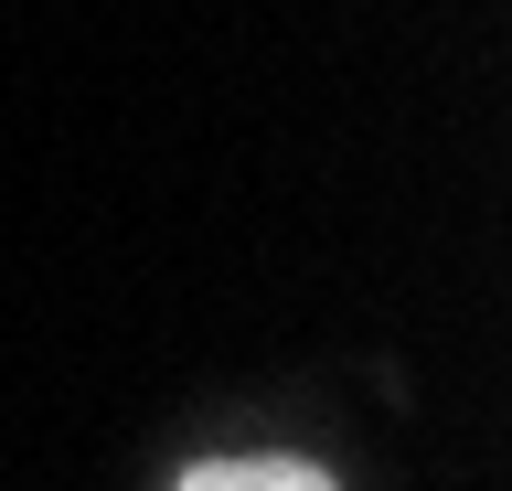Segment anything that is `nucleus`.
Wrapping results in <instances>:
<instances>
[{
    "instance_id": "f257e3e1",
    "label": "nucleus",
    "mask_w": 512,
    "mask_h": 491,
    "mask_svg": "<svg viewBox=\"0 0 512 491\" xmlns=\"http://www.w3.org/2000/svg\"><path fill=\"white\" fill-rule=\"evenodd\" d=\"M182 491H342V481L310 470V459H203Z\"/></svg>"
}]
</instances>
